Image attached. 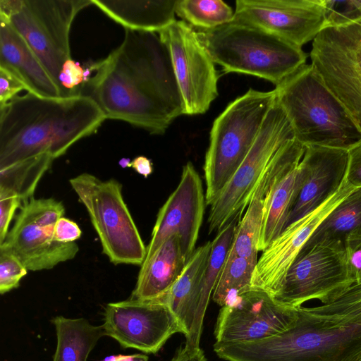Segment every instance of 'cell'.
Returning <instances> with one entry per match:
<instances>
[{
  "mask_svg": "<svg viewBox=\"0 0 361 361\" xmlns=\"http://www.w3.org/2000/svg\"><path fill=\"white\" fill-rule=\"evenodd\" d=\"M293 138L290 122L275 100L249 153L210 204L209 233L219 232L233 219L240 218L267 166L278 150Z\"/></svg>",
  "mask_w": 361,
  "mask_h": 361,
  "instance_id": "9",
  "label": "cell"
},
{
  "mask_svg": "<svg viewBox=\"0 0 361 361\" xmlns=\"http://www.w3.org/2000/svg\"><path fill=\"white\" fill-rule=\"evenodd\" d=\"M175 13L195 30H212L233 21L234 11L221 0H176Z\"/></svg>",
  "mask_w": 361,
  "mask_h": 361,
  "instance_id": "29",
  "label": "cell"
},
{
  "mask_svg": "<svg viewBox=\"0 0 361 361\" xmlns=\"http://www.w3.org/2000/svg\"><path fill=\"white\" fill-rule=\"evenodd\" d=\"M345 182L354 189L361 188V141L348 150Z\"/></svg>",
  "mask_w": 361,
  "mask_h": 361,
  "instance_id": "36",
  "label": "cell"
},
{
  "mask_svg": "<svg viewBox=\"0 0 361 361\" xmlns=\"http://www.w3.org/2000/svg\"><path fill=\"white\" fill-rule=\"evenodd\" d=\"M232 22L302 47L325 27L323 0H237Z\"/></svg>",
  "mask_w": 361,
  "mask_h": 361,
  "instance_id": "16",
  "label": "cell"
},
{
  "mask_svg": "<svg viewBox=\"0 0 361 361\" xmlns=\"http://www.w3.org/2000/svg\"><path fill=\"white\" fill-rule=\"evenodd\" d=\"M275 100L274 90L250 88L228 104L213 122L203 166L207 205L214 202L245 159Z\"/></svg>",
  "mask_w": 361,
  "mask_h": 361,
  "instance_id": "6",
  "label": "cell"
},
{
  "mask_svg": "<svg viewBox=\"0 0 361 361\" xmlns=\"http://www.w3.org/2000/svg\"><path fill=\"white\" fill-rule=\"evenodd\" d=\"M341 361H361V339L349 348Z\"/></svg>",
  "mask_w": 361,
  "mask_h": 361,
  "instance_id": "42",
  "label": "cell"
},
{
  "mask_svg": "<svg viewBox=\"0 0 361 361\" xmlns=\"http://www.w3.org/2000/svg\"><path fill=\"white\" fill-rule=\"evenodd\" d=\"M90 4L91 0H0V20L22 36L59 88L62 67L71 59V25Z\"/></svg>",
  "mask_w": 361,
  "mask_h": 361,
  "instance_id": "7",
  "label": "cell"
},
{
  "mask_svg": "<svg viewBox=\"0 0 361 361\" xmlns=\"http://www.w3.org/2000/svg\"><path fill=\"white\" fill-rule=\"evenodd\" d=\"M302 307L307 314L333 324H361V282L353 283L329 303Z\"/></svg>",
  "mask_w": 361,
  "mask_h": 361,
  "instance_id": "30",
  "label": "cell"
},
{
  "mask_svg": "<svg viewBox=\"0 0 361 361\" xmlns=\"http://www.w3.org/2000/svg\"><path fill=\"white\" fill-rule=\"evenodd\" d=\"M130 167H132L137 173L147 178L152 173V163L150 159L144 156L135 157L131 162Z\"/></svg>",
  "mask_w": 361,
  "mask_h": 361,
  "instance_id": "40",
  "label": "cell"
},
{
  "mask_svg": "<svg viewBox=\"0 0 361 361\" xmlns=\"http://www.w3.org/2000/svg\"><path fill=\"white\" fill-rule=\"evenodd\" d=\"M302 307L286 330L254 341L215 342L214 351L228 361H341L361 339V324H333L307 314Z\"/></svg>",
  "mask_w": 361,
  "mask_h": 361,
  "instance_id": "4",
  "label": "cell"
},
{
  "mask_svg": "<svg viewBox=\"0 0 361 361\" xmlns=\"http://www.w3.org/2000/svg\"><path fill=\"white\" fill-rule=\"evenodd\" d=\"M130 162L129 159H123L120 161V164L123 166V167H126V166H128L130 167Z\"/></svg>",
  "mask_w": 361,
  "mask_h": 361,
  "instance_id": "43",
  "label": "cell"
},
{
  "mask_svg": "<svg viewBox=\"0 0 361 361\" xmlns=\"http://www.w3.org/2000/svg\"><path fill=\"white\" fill-rule=\"evenodd\" d=\"M311 64L361 130V20L326 27L313 39Z\"/></svg>",
  "mask_w": 361,
  "mask_h": 361,
  "instance_id": "11",
  "label": "cell"
},
{
  "mask_svg": "<svg viewBox=\"0 0 361 361\" xmlns=\"http://www.w3.org/2000/svg\"><path fill=\"white\" fill-rule=\"evenodd\" d=\"M82 231L73 221L61 217L55 224L54 238L61 243H73L79 239Z\"/></svg>",
  "mask_w": 361,
  "mask_h": 361,
  "instance_id": "38",
  "label": "cell"
},
{
  "mask_svg": "<svg viewBox=\"0 0 361 361\" xmlns=\"http://www.w3.org/2000/svg\"><path fill=\"white\" fill-rule=\"evenodd\" d=\"M349 274L355 283L361 282V237H350L345 243Z\"/></svg>",
  "mask_w": 361,
  "mask_h": 361,
  "instance_id": "35",
  "label": "cell"
},
{
  "mask_svg": "<svg viewBox=\"0 0 361 361\" xmlns=\"http://www.w3.org/2000/svg\"><path fill=\"white\" fill-rule=\"evenodd\" d=\"M158 34L169 54L183 114H204L218 96L219 77L196 30L176 20Z\"/></svg>",
  "mask_w": 361,
  "mask_h": 361,
  "instance_id": "12",
  "label": "cell"
},
{
  "mask_svg": "<svg viewBox=\"0 0 361 361\" xmlns=\"http://www.w3.org/2000/svg\"><path fill=\"white\" fill-rule=\"evenodd\" d=\"M305 150L295 138L288 141L264 172L265 195L258 252L264 250L286 228L301 184L299 163Z\"/></svg>",
  "mask_w": 361,
  "mask_h": 361,
  "instance_id": "18",
  "label": "cell"
},
{
  "mask_svg": "<svg viewBox=\"0 0 361 361\" xmlns=\"http://www.w3.org/2000/svg\"><path fill=\"white\" fill-rule=\"evenodd\" d=\"M157 33L125 29L120 46L86 68L80 94L92 99L106 118L162 135L183 108L168 49Z\"/></svg>",
  "mask_w": 361,
  "mask_h": 361,
  "instance_id": "1",
  "label": "cell"
},
{
  "mask_svg": "<svg viewBox=\"0 0 361 361\" xmlns=\"http://www.w3.org/2000/svg\"><path fill=\"white\" fill-rule=\"evenodd\" d=\"M22 203L13 192L0 189V244L6 238L14 213Z\"/></svg>",
  "mask_w": 361,
  "mask_h": 361,
  "instance_id": "34",
  "label": "cell"
},
{
  "mask_svg": "<svg viewBox=\"0 0 361 361\" xmlns=\"http://www.w3.org/2000/svg\"><path fill=\"white\" fill-rule=\"evenodd\" d=\"M298 308L251 288L220 309L214 331L216 342H249L277 334L297 319Z\"/></svg>",
  "mask_w": 361,
  "mask_h": 361,
  "instance_id": "15",
  "label": "cell"
},
{
  "mask_svg": "<svg viewBox=\"0 0 361 361\" xmlns=\"http://www.w3.org/2000/svg\"><path fill=\"white\" fill-rule=\"evenodd\" d=\"M350 237H361V188L353 190L332 209L300 252L322 245L345 246L346 240Z\"/></svg>",
  "mask_w": 361,
  "mask_h": 361,
  "instance_id": "25",
  "label": "cell"
},
{
  "mask_svg": "<svg viewBox=\"0 0 361 361\" xmlns=\"http://www.w3.org/2000/svg\"><path fill=\"white\" fill-rule=\"evenodd\" d=\"M353 283L348 270L345 246L317 245L298 254L273 298L296 308L312 300L327 304Z\"/></svg>",
  "mask_w": 361,
  "mask_h": 361,
  "instance_id": "13",
  "label": "cell"
},
{
  "mask_svg": "<svg viewBox=\"0 0 361 361\" xmlns=\"http://www.w3.org/2000/svg\"><path fill=\"white\" fill-rule=\"evenodd\" d=\"M51 322L57 338L53 361H87L98 341L106 336L103 325H92L85 318L56 316Z\"/></svg>",
  "mask_w": 361,
  "mask_h": 361,
  "instance_id": "26",
  "label": "cell"
},
{
  "mask_svg": "<svg viewBox=\"0 0 361 361\" xmlns=\"http://www.w3.org/2000/svg\"><path fill=\"white\" fill-rule=\"evenodd\" d=\"M257 262L228 253L213 291V300L222 306L230 304L239 295L251 289Z\"/></svg>",
  "mask_w": 361,
  "mask_h": 361,
  "instance_id": "28",
  "label": "cell"
},
{
  "mask_svg": "<svg viewBox=\"0 0 361 361\" xmlns=\"http://www.w3.org/2000/svg\"><path fill=\"white\" fill-rule=\"evenodd\" d=\"M212 241L195 249L182 274L167 293L159 298L175 314L185 330V345L200 346L202 326L199 321L202 281Z\"/></svg>",
  "mask_w": 361,
  "mask_h": 361,
  "instance_id": "21",
  "label": "cell"
},
{
  "mask_svg": "<svg viewBox=\"0 0 361 361\" xmlns=\"http://www.w3.org/2000/svg\"><path fill=\"white\" fill-rule=\"evenodd\" d=\"M265 192L262 173L244 216L239 221L228 254L257 262L258 243L262 229Z\"/></svg>",
  "mask_w": 361,
  "mask_h": 361,
  "instance_id": "27",
  "label": "cell"
},
{
  "mask_svg": "<svg viewBox=\"0 0 361 361\" xmlns=\"http://www.w3.org/2000/svg\"><path fill=\"white\" fill-rule=\"evenodd\" d=\"M206 205L202 180L188 161L183 167L178 186L159 211L143 263L173 235L180 238L182 252L188 262L195 250Z\"/></svg>",
  "mask_w": 361,
  "mask_h": 361,
  "instance_id": "17",
  "label": "cell"
},
{
  "mask_svg": "<svg viewBox=\"0 0 361 361\" xmlns=\"http://www.w3.org/2000/svg\"><path fill=\"white\" fill-rule=\"evenodd\" d=\"M326 27H340L361 20V0H323Z\"/></svg>",
  "mask_w": 361,
  "mask_h": 361,
  "instance_id": "31",
  "label": "cell"
},
{
  "mask_svg": "<svg viewBox=\"0 0 361 361\" xmlns=\"http://www.w3.org/2000/svg\"><path fill=\"white\" fill-rule=\"evenodd\" d=\"M171 361H207L203 350L200 346H190L185 344L180 347Z\"/></svg>",
  "mask_w": 361,
  "mask_h": 361,
  "instance_id": "39",
  "label": "cell"
},
{
  "mask_svg": "<svg viewBox=\"0 0 361 361\" xmlns=\"http://www.w3.org/2000/svg\"><path fill=\"white\" fill-rule=\"evenodd\" d=\"M27 270L13 255L0 251V293L3 295L18 288Z\"/></svg>",
  "mask_w": 361,
  "mask_h": 361,
  "instance_id": "32",
  "label": "cell"
},
{
  "mask_svg": "<svg viewBox=\"0 0 361 361\" xmlns=\"http://www.w3.org/2000/svg\"><path fill=\"white\" fill-rule=\"evenodd\" d=\"M187 262L180 238L171 236L142 264L130 299L151 300L162 298L179 278Z\"/></svg>",
  "mask_w": 361,
  "mask_h": 361,
  "instance_id": "23",
  "label": "cell"
},
{
  "mask_svg": "<svg viewBox=\"0 0 361 361\" xmlns=\"http://www.w3.org/2000/svg\"><path fill=\"white\" fill-rule=\"evenodd\" d=\"M64 212L63 203L51 197L23 202L0 251L13 255L30 271L50 269L73 259L78 245L54 238L55 224Z\"/></svg>",
  "mask_w": 361,
  "mask_h": 361,
  "instance_id": "10",
  "label": "cell"
},
{
  "mask_svg": "<svg viewBox=\"0 0 361 361\" xmlns=\"http://www.w3.org/2000/svg\"><path fill=\"white\" fill-rule=\"evenodd\" d=\"M87 75L86 68L72 59L68 60L63 66L59 78L61 97L79 95Z\"/></svg>",
  "mask_w": 361,
  "mask_h": 361,
  "instance_id": "33",
  "label": "cell"
},
{
  "mask_svg": "<svg viewBox=\"0 0 361 361\" xmlns=\"http://www.w3.org/2000/svg\"><path fill=\"white\" fill-rule=\"evenodd\" d=\"M0 68L15 75L27 91L46 97L61 92L35 52L6 20H0Z\"/></svg>",
  "mask_w": 361,
  "mask_h": 361,
  "instance_id": "22",
  "label": "cell"
},
{
  "mask_svg": "<svg viewBox=\"0 0 361 361\" xmlns=\"http://www.w3.org/2000/svg\"><path fill=\"white\" fill-rule=\"evenodd\" d=\"M106 117L90 97H46L27 92L0 106V176L35 191L56 158L95 133Z\"/></svg>",
  "mask_w": 361,
  "mask_h": 361,
  "instance_id": "2",
  "label": "cell"
},
{
  "mask_svg": "<svg viewBox=\"0 0 361 361\" xmlns=\"http://www.w3.org/2000/svg\"><path fill=\"white\" fill-rule=\"evenodd\" d=\"M85 206L102 244L103 252L115 264L142 265L147 247L114 178L102 180L82 173L69 180Z\"/></svg>",
  "mask_w": 361,
  "mask_h": 361,
  "instance_id": "8",
  "label": "cell"
},
{
  "mask_svg": "<svg viewBox=\"0 0 361 361\" xmlns=\"http://www.w3.org/2000/svg\"><path fill=\"white\" fill-rule=\"evenodd\" d=\"M347 166L348 150L305 147L299 163L301 184L286 228L318 209L341 190L345 183Z\"/></svg>",
  "mask_w": 361,
  "mask_h": 361,
  "instance_id": "20",
  "label": "cell"
},
{
  "mask_svg": "<svg viewBox=\"0 0 361 361\" xmlns=\"http://www.w3.org/2000/svg\"><path fill=\"white\" fill-rule=\"evenodd\" d=\"M102 324L106 336L124 348L156 353L174 334L185 330L169 306L160 299H128L106 305Z\"/></svg>",
  "mask_w": 361,
  "mask_h": 361,
  "instance_id": "14",
  "label": "cell"
},
{
  "mask_svg": "<svg viewBox=\"0 0 361 361\" xmlns=\"http://www.w3.org/2000/svg\"><path fill=\"white\" fill-rule=\"evenodd\" d=\"M176 1L91 0V2L125 29L158 33L176 20Z\"/></svg>",
  "mask_w": 361,
  "mask_h": 361,
  "instance_id": "24",
  "label": "cell"
},
{
  "mask_svg": "<svg viewBox=\"0 0 361 361\" xmlns=\"http://www.w3.org/2000/svg\"><path fill=\"white\" fill-rule=\"evenodd\" d=\"M147 355L143 354L113 355L106 357L104 361H148Z\"/></svg>",
  "mask_w": 361,
  "mask_h": 361,
  "instance_id": "41",
  "label": "cell"
},
{
  "mask_svg": "<svg viewBox=\"0 0 361 361\" xmlns=\"http://www.w3.org/2000/svg\"><path fill=\"white\" fill-rule=\"evenodd\" d=\"M295 138L305 147L348 150L361 141V130L343 104L305 64L274 89Z\"/></svg>",
  "mask_w": 361,
  "mask_h": 361,
  "instance_id": "3",
  "label": "cell"
},
{
  "mask_svg": "<svg viewBox=\"0 0 361 361\" xmlns=\"http://www.w3.org/2000/svg\"><path fill=\"white\" fill-rule=\"evenodd\" d=\"M23 90H27L25 85L15 75L0 68V106L8 103Z\"/></svg>",
  "mask_w": 361,
  "mask_h": 361,
  "instance_id": "37",
  "label": "cell"
},
{
  "mask_svg": "<svg viewBox=\"0 0 361 361\" xmlns=\"http://www.w3.org/2000/svg\"><path fill=\"white\" fill-rule=\"evenodd\" d=\"M195 30L224 73L254 75L277 86L306 64L302 47L252 26L231 22Z\"/></svg>",
  "mask_w": 361,
  "mask_h": 361,
  "instance_id": "5",
  "label": "cell"
},
{
  "mask_svg": "<svg viewBox=\"0 0 361 361\" xmlns=\"http://www.w3.org/2000/svg\"><path fill=\"white\" fill-rule=\"evenodd\" d=\"M354 188L346 182L341 190L318 209L287 226L264 250L257 260L251 288L274 297L299 252L325 217Z\"/></svg>",
  "mask_w": 361,
  "mask_h": 361,
  "instance_id": "19",
  "label": "cell"
}]
</instances>
